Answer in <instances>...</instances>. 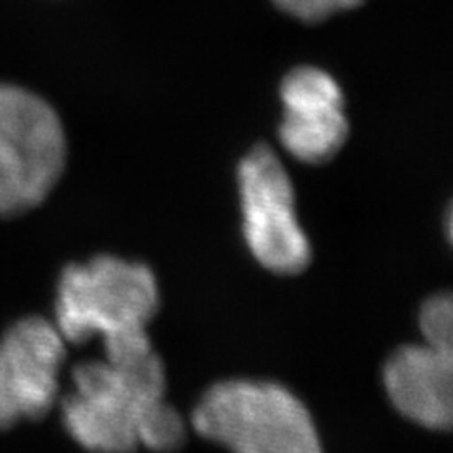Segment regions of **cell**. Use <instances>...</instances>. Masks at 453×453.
<instances>
[{"label":"cell","instance_id":"cell-1","mask_svg":"<svg viewBox=\"0 0 453 453\" xmlns=\"http://www.w3.org/2000/svg\"><path fill=\"white\" fill-rule=\"evenodd\" d=\"M61 410L66 433L91 453H170L188 436L181 416L166 403L165 368L151 342L74 366Z\"/></svg>","mask_w":453,"mask_h":453},{"label":"cell","instance_id":"cell-2","mask_svg":"<svg viewBox=\"0 0 453 453\" xmlns=\"http://www.w3.org/2000/svg\"><path fill=\"white\" fill-rule=\"evenodd\" d=\"M159 286L151 268L113 255L68 265L59 276L55 319L66 344L98 336L104 349L140 342L159 310Z\"/></svg>","mask_w":453,"mask_h":453},{"label":"cell","instance_id":"cell-3","mask_svg":"<svg viewBox=\"0 0 453 453\" xmlns=\"http://www.w3.org/2000/svg\"><path fill=\"white\" fill-rule=\"evenodd\" d=\"M191 425L231 453H323L308 408L276 381H219L193 408Z\"/></svg>","mask_w":453,"mask_h":453},{"label":"cell","instance_id":"cell-4","mask_svg":"<svg viewBox=\"0 0 453 453\" xmlns=\"http://www.w3.org/2000/svg\"><path fill=\"white\" fill-rule=\"evenodd\" d=\"M66 165L63 123L50 103L0 81V219L38 208Z\"/></svg>","mask_w":453,"mask_h":453},{"label":"cell","instance_id":"cell-5","mask_svg":"<svg viewBox=\"0 0 453 453\" xmlns=\"http://www.w3.org/2000/svg\"><path fill=\"white\" fill-rule=\"evenodd\" d=\"M238 188L242 231L253 257L274 274H301L311 261V248L278 155L268 146H255L238 166Z\"/></svg>","mask_w":453,"mask_h":453},{"label":"cell","instance_id":"cell-6","mask_svg":"<svg viewBox=\"0 0 453 453\" xmlns=\"http://www.w3.org/2000/svg\"><path fill=\"white\" fill-rule=\"evenodd\" d=\"M66 340L42 316L13 321L0 336V376L19 421L48 416L59 401Z\"/></svg>","mask_w":453,"mask_h":453},{"label":"cell","instance_id":"cell-7","mask_svg":"<svg viewBox=\"0 0 453 453\" xmlns=\"http://www.w3.org/2000/svg\"><path fill=\"white\" fill-rule=\"evenodd\" d=\"M280 95L286 111L281 146L308 165L331 161L349 133L342 89L334 78L316 66H299L283 78Z\"/></svg>","mask_w":453,"mask_h":453},{"label":"cell","instance_id":"cell-8","mask_svg":"<svg viewBox=\"0 0 453 453\" xmlns=\"http://www.w3.org/2000/svg\"><path fill=\"white\" fill-rule=\"evenodd\" d=\"M384 386L404 418L433 431L451 427L453 351L425 342L403 346L384 366Z\"/></svg>","mask_w":453,"mask_h":453},{"label":"cell","instance_id":"cell-9","mask_svg":"<svg viewBox=\"0 0 453 453\" xmlns=\"http://www.w3.org/2000/svg\"><path fill=\"white\" fill-rule=\"evenodd\" d=\"M419 331L425 344L453 351V301L448 293L434 295L421 304Z\"/></svg>","mask_w":453,"mask_h":453},{"label":"cell","instance_id":"cell-10","mask_svg":"<svg viewBox=\"0 0 453 453\" xmlns=\"http://www.w3.org/2000/svg\"><path fill=\"white\" fill-rule=\"evenodd\" d=\"M361 3L363 0H274L280 10L306 23L323 21L338 12L356 8Z\"/></svg>","mask_w":453,"mask_h":453},{"label":"cell","instance_id":"cell-11","mask_svg":"<svg viewBox=\"0 0 453 453\" xmlns=\"http://www.w3.org/2000/svg\"><path fill=\"white\" fill-rule=\"evenodd\" d=\"M18 423H21V421L16 414V410H13L10 399H8V393H6L4 384H3V376H0V433L16 427Z\"/></svg>","mask_w":453,"mask_h":453}]
</instances>
